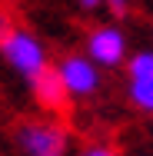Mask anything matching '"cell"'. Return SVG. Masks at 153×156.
Here are the masks:
<instances>
[{
	"label": "cell",
	"mask_w": 153,
	"mask_h": 156,
	"mask_svg": "<svg viewBox=\"0 0 153 156\" xmlns=\"http://www.w3.org/2000/svg\"><path fill=\"white\" fill-rule=\"evenodd\" d=\"M0 53L3 60L10 63V70H17L24 80H33L40 70H47V47L33 37L30 30H20V27H10L0 40Z\"/></svg>",
	"instance_id": "1"
},
{
	"label": "cell",
	"mask_w": 153,
	"mask_h": 156,
	"mask_svg": "<svg viewBox=\"0 0 153 156\" xmlns=\"http://www.w3.org/2000/svg\"><path fill=\"white\" fill-rule=\"evenodd\" d=\"M57 70L63 76V87H67L70 100H90V96L100 93V63L90 53L87 57L70 53V57H63L57 63Z\"/></svg>",
	"instance_id": "2"
},
{
	"label": "cell",
	"mask_w": 153,
	"mask_h": 156,
	"mask_svg": "<svg viewBox=\"0 0 153 156\" xmlns=\"http://www.w3.org/2000/svg\"><path fill=\"white\" fill-rule=\"evenodd\" d=\"M17 146L27 156H63L67 133L57 123H24L17 126Z\"/></svg>",
	"instance_id": "3"
},
{
	"label": "cell",
	"mask_w": 153,
	"mask_h": 156,
	"mask_svg": "<svg viewBox=\"0 0 153 156\" xmlns=\"http://www.w3.org/2000/svg\"><path fill=\"white\" fill-rule=\"evenodd\" d=\"M87 53L100 66H107V70L120 66L126 60V37H123V30L120 27H110V23L90 30V37H87Z\"/></svg>",
	"instance_id": "4"
},
{
	"label": "cell",
	"mask_w": 153,
	"mask_h": 156,
	"mask_svg": "<svg viewBox=\"0 0 153 156\" xmlns=\"http://www.w3.org/2000/svg\"><path fill=\"white\" fill-rule=\"evenodd\" d=\"M30 90H33V100L43 106V110H60L63 103L70 100V93H67V87H63V76L60 70L53 66H47V70H40L37 76L30 80Z\"/></svg>",
	"instance_id": "5"
},
{
	"label": "cell",
	"mask_w": 153,
	"mask_h": 156,
	"mask_svg": "<svg viewBox=\"0 0 153 156\" xmlns=\"http://www.w3.org/2000/svg\"><path fill=\"white\" fill-rule=\"evenodd\" d=\"M130 103L143 113H153V73H140V76H130Z\"/></svg>",
	"instance_id": "6"
},
{
	"label": "cell",
	"mask_w": 153,
	"mask_h": 156,
	"mask_svg": "<svg viewBox=\"0 0 153 156\" xmlns=\"http://www.w3.org/2000/svg\"><path fill=\"white\" fill-rule=\"evenodd\" d=\"M103 7H107L113 17H123V13L130 10V0H103Z\"/></svg>",
	"instance_id": "7"
},
{
	"label": "cell",
	"mask_w": 153,
	"mask_h": 156,
	"mask_svg": "<svg viewBox=\"0 0 153 156\" xmlns=\"http://www.w3.org/2000/svg\"><path fill=\"white\" fill-rule=\"evenodd\" d=\"M83 153H87V156H110L113 150H110V146H103V143H90Z\"/></svg>",
	"instance_id": "8"
},
{
	"label": "cell",
	"mask_w": 153,
	"mask_h": 156,
	"mask_svg": "<svg viewBox=\"0 0 153 156\" xmlns=\"http://www.w3.org/2000/svg\"><path fill=\"white\" fill-rule=\"evenodd\" d=\"M100 3H103V0H80V7H83V10H97Z\"/></svg>",
	"instance_id": "9"
},
{
	"label": "cell",
	"mask_w": 153,
	"mask_h": 156,
	"mask_svg": "<svg viewBox=\"0 0 153 156\" xmlns=\"http://www.w3.org/2000/svg\"><path fill=\"white\" fill-rule=\"evenodd\" d=\"M10 30V23H7V17H3V13H0V40H3V33Z\"/></svg>",
	"instance_id": "10"
}]
</instances>
